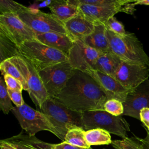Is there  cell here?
Segmentation results:
<instances>
[{"label": "cell", "instance_id": "obj_1", "mask_svg": "<svg viewBox=\"0 0 149 149\" xmlns=\"http://www.w3.org/2000/svg\"><path fill=\"white\" fill-rule=\"evenodd\" d=\"M55 98L68 108L81 113L104 110L108 100L97 82L86 72L79 70H76Z\"/></svg>", "mask_w": 149, "mask_h": 149}, {"label": "cell", "instance_id": "obj_2", "mask_svg": "<svg viewBox=\"0 0 149 149\" xmlns=\"http://www.w3.org/2000/svg\"><path fill=\"white\" fill-rule=\"evenodd\" d=\"M40 110L49 119L62 141L69 130L83 126V113L72 110L55 98L48 97Z\"/></svg>", "mask_w": 149, "mask_h": 149}, {"label": "cell", "instance_id": "obj_3", "mask_svg": "<svg viewBox=\"0 0 149 149\" xmlns=\"http://www.w3.org/2000/svg\"><path fill=\"white\" fill-rule=\"evenodd\" d=\"M107 36L110 51L122 61L149 66V57L134 33L127 32L120 36L107 29Z\"/></svg>", "mask_w": 149, "mask_h": 149}, {"label": "cell", "instance_id": "obj_4", "mask_svg": "<svg viewBox=\"0 0 149 149\" xmlns=\"http://www.w3.org/2000/svg\"><path fill=\"white\" fill-rule=\"evenodd\" d=\"M20 56L28 60L37 69L68 61V56L62 52L46 45L37 40L23 42L19 47Z\"/></svg>", "mask_w": 149, "mask_h": 149}, {"label": "cell", "instance_id": "obj_5", "mask_svg": "<svg viewBox=\"0 0 149 149\" xmlns=\"http://www.w3.org/2000/svg\"><path fill=\"white\" fill-rule=\"evenodd\" d=\"M98 128L122 139L127 137V132L130 130L129 123L122 116H113L104 110L83 112L82 129L87 131Z\"/></svg>", "mask_w": 149, "mask_h": 149}, {"label": "cell", "instance_id": "obj_6", "mask_svg": "<svg viewBox=\"0 0 149 149\" xmlns=\"http://www.w3.org/2000/svg\"><path fill=\"white\" fill-rule=\"evenodd\" d=\"M12 113L17 119L21 127L30 136L40 131H48L58 137V134L47 116L41 111L33 109L24 104L20 107H13Z\"/></svg>", "mask_w": 149, "mask_h": 149}, {"label": "cell", "instance_id": "obj_7", "mask_svg": "<svg viewBox=\"0 0 149 149\" xmlns=\"http://www.w3.org/2000/svg\"><path fill=\"white\" fill-rule=\"evenodd\" d=\"M49 97L55 98L63 90L76 70L68 61L37 70Z\"/></svg>", "mask_w": 149, "mask_h": 149}, {"label": "cell", "instance_id": "obj_8", "mask_svg": "<svg viewBox=\"0 0 149 149\" xmlns=\"http://www.w3.org/2000/svg\"><path fill=\"white\" fill-rule=\"evenodd\" d=\"M9 59L24 78L30 98L35 105L40 109L49 97L38 71L28 60L22 56H15Z\"/></svg>", "mask_w": 149, "mask_h": 149}, {"label": "cell", "instance_id": "obj_9", "mask_svg": "<svg viewBox=\"0 0 149 149\" xmlns=\"http://www.w3.org/2000/svg\"><path fill=\"white\" fill-rule=\"evenodd\" d=\"M17 15L36 34L51 32L67 34L63 23L52 13L27 7L25 10L17 13Z\"/></svg>", "mask_w": 149, "mask_h": 149}, {"label": "cell", "instance_id": "obj_10", "mask_svg": "<svg viewBox=\"0 0 149 149\" xmlns=\"http://www.w3.org/2000/svg\"><path fill=\"white\" fill-rule=\"evenodd\" d=\"M0 32L18 47L26 41L37 40L35 33L15 13L0 15Z\"/></svg>", "mask_w": 149, "mask_h": 149}, {"label": "cell", "instance_id": "obj_11", "mask_svg": "<svg viewBox=\"0 0 149 149\" xmlns=\"http://www.w3.org/2000/svg\"><path fill=\"white\" fill-rule=\"evenodd\" d=\"M149 66L122 61L113 78L126 89L132 90L148 79Z\"/></svg>", "mask_w": 149, "mask_h": 149}, {"label": "cell", "instance_id": "obj_12", "mask_svg": "<svg viewBox=\"0 0 149 149\" xmlns=\"http://www.w3.org/2000/svg\"><path fill=\"white\" fill-rule=\"evenodd\" d=\"M101 54L86 45L82 40H76L68 55V62L75 70L87 72L94 70L96 61Z\"/></svg>", "mask_w": 149, "mask_h": 149}, {"label": "cell", "instance_id": "obj_13", "mask_svg": "<svg viewBox=\"0 0 149 149\" xmlns=\"http://www.w3.org/2000/svg\"><path fill=\"white\" fill-rule=\"evenodd\" d=\"M124 111L123 115L129 116L140 120L141 110L149 108V79L146 80L127 95L123 102Z\"/></svg>", "mask_w": 149, "mask_h": 149}, {"label": "cell", "instance_id": "obj_14", "mask_svg": "<svg viewBox=\"0 0 149 149\" xmlns=\"http://www.w3.org/2000/svg\"><path fill=\"white\" fill-rule=\"evenodd\" d=\"M86 73L90 74L100 86L107 100L115 99L123 103L127 94L131 91L125 88L113 77L98 70H91Z\"/></svg>", "mask_w": 149, "mask_h": 149}, {"label": "cell", "instance_id": "obj_15", "mask_svg": "<svg viewBox=\"0 0 149 149\" xmlns=\"http://www.w3.org/2000/svg\"><path fill=\"white\" fill-rule=\"evenodd\" d=\"M68 35L74 41L83 40L94 30L95 24L80 14L63 23Z\"/></svg>", "mask_w": 149, "mask_h": 149}, {"label": "cell", "instance_id": "obj_16", "mask_svg": "<svg viewBox=\"0 0 149 149\" xmlns=\"http://www.w3.org/2000/svg\"><path fill=\"white\" fill-rule=\"evenodd\" d=\"M77 6L79 10V13L94 24H105L109 19L120 12L118 9L114 8L84 4H80Z\"/></svg>", "mask_w": 149, "mask_h": 149}, {"label": "cell", "instance_id": "obj_17", "mask_svg": "<svg viewBox=\"0 0 149 149\" xmlns=\"http://www.w3.org/2000/svg\"><path fill=\"white\" fill-rule=\"evenodd\" d=\"M36 39L46 45L62 52L67 56L74 42L67 34L55 32L36 34Z\"/></svg>", "mask_w": 149, "mask_h": 149}, {"label": "cell", "instance_id": "obj_18", "mask_svg": "<svg viewBox=\"0 0 149 149\" xmlns=\"http://www.w3.org/2000/svg\"><path fill=\"white\" fill-rule=\"evenodd\" d=\"M3 140L16 149H53L54 146V144L44 142L23 132Z\"/></svg>", "mask_w": 149, "mask_h": 149}, {"label": "cell", "instance_id": "obj_19", "mask_svg": "<svg viewBox=\"0 0 149 149\" xmlns=\"http://www.w3.org/2000/svg\"><path fill=\"white\" fill-rule=\"evenodd\" d=\"M82 41L87 46L100 52L105 53L110 51L109 41L107 36V28L104 24H95L93 33Z\"/></svg>", "mask_w": 149, "mask_h": 149}, {"label": "cell", "instance_id": "obj_20", "mask_svg": "<svg viewBox=\"0 0 149 149\" xmlns=\"http://www.w3.org/2000/svg\"><path fill=\"white\" fill-rule=\"evenodd\" d=\"M75 5L80 4L95 5L114 8L118 9L120 12H125L127 14L133 15L136 10L135 0H70Z\"/></svg>", "mask_w": 149, "mask_h": 149}, {"label": "cell", "instance_id": "obj_21", "mask_svg": "<svg viewBox=\"0 0 149 149\" xmlns=\"http://www.w3.org/2000/svg\"><path fill=\"white\" fill-rule=\"evenodd\" d=\"M51 13L63 23L79 14V6L70 0H53L49 6Z\"/></svg>", "mask_w": 149, "mask_h": 149}, {"label": "cell", "instance_id": "obj_22", "mask_svg": "<svg viewBox=\"0 0 149 149\" xmlns=\"http://www.w3.org/2000/svg\"><path fill=\"white\" fill-rule=\"evenodd\" d=\"M122 60L111 51L102 53L97 59L94 70L113 77Z\"/></svg>", "mask_w": 149, "mask_h": 149}, {"label": "cell", "instance_id": "obj_23", "mask_svg": "<svg viewBox=\"0 0 149 149\" xmlns=\"http://www.w3.org/2000/svg\"><path fill=\"white\" fill-rule=\"evenodd\" d=\"M20 56L19 47L5 34L0 32V61Z\"/></svg>", "mask_w": 149, "mask_h": 149}, {"label": "cell", "instance_id": "obj_24", "mask_svg": "<svg viewBox=\"0 0 149 149\" xmlns=\"http://www.w3.org/2000/svg\"><path fill=\"white\" fill-rule=\"evenodd\" d=\"M85 138L90 146L109 144L112 143L110 133L102 129H93L86 131Z\"/></svg>", "mask_w": 149, "mask_h": 149}, {"label": "cell", "instance_id": "obj_25", "mask_svg": "<svg viewBox=\"0 0 149 149\" xmlns=\"http://www.w3.org/2000/svg\"><path fill=\"white\" fill-rule=\"evenodd\" d=\"M85 132L86 131L81 127L72 128L67 132L64 141L74 146L88 148L90 146L86 140Z\"/></svg>", "mask_w": 149, "mask_h": 149}, {"label": "cell", "instance_id": "obj_26", "mask_svg": "<svg viewBox=\"0 0 149 149\" xmlns=\"http://www.w3.org/2000/svg\"><path fill=\"white\" fill-rule=\"evenodd\" d=\"M0 70L1 72V75L4 76L9 74L20 81L23 84L24 90L27 91L28 88L24 78L17 68L10 61L9 59H6L0 63Z\"/></svg>", "mask_w": 149, "mask_h": 149}, {"label": "cell", "instance_id": "obj_27", "mask_svg": "<svg viewBox=\"0 0 149 149\" xmlns=\"http://www.w3.org/2000/svg\"><path fill=\"white\" fill-rule=\"evenodd\" d=\"M0 108L5 114H8L13 108L2 75L0 79Z\"/></svg>", "mask_w": 149, "mask_h": 149}, {"label": "cell", "instance_id": "obj_28", "mask_svg": "<svg viewBox=\"0 0 149 149\" xmlns=\"http://www.w3.org/2000/svg\"><path fill=\"white\" fill-rule=\"evenodd\" d=\"M111 144L115 149H143L140 142L134 137H126L122 140L112 141Z\"/></svg>", "mask_w": 149, "mask_h": 149}, {"label": "cell", "instance_id": "obj_29", "mask_svg": "<svg viewBox=\"0 0 149 149\" xmlns=\"http://www.w3.org/2000/svg\"><path fill=\"white\" fill-rule=\"evenodd\" d=\"M26 6L11 0H0V15L15 13L25 10Z\"/></svg>", "mask_w": 149, "mask_h": 149}, {"label": "cell", "instance_id": "obj_30", "mask_svg": "<svg viewBox=\"0 0 149 149\" xmlns=\"http://www.w3.org/2000/svg\"><path fill=\"white\" fill-rule=\"evenodd\" d=\"M104 111L113 116H122L124 111L123 103L115 99L108 100L104 104Z\"/></svg>", "mask_w": 149, "mask_h": 149}, {"label": "cell", "instance_id": "obj_31", "mask_svg": "<svg viewBox=\"0 0 149 149\" xmlns=\"http://www.w3.org/2000/svg\"><path fill=\"white\" fill-rule=\"evenodd\" d=\"M105 26L107 30H109L118 35L124 36L127 33V32L126 31L123 24L120 22L118 21L115 16L109 19Z\"/></svg>", "mask_w": 149, "mask_h": 149}, {"label": "cell", "instance_id": "obj_32", "mask_svg": "<svg viewBox=\"0 0 149 149\" xmlns=\"http://www.w3.org/2000/svg\"><path fill=\"white\" fill-rule=\"evenodd\" d=\"M3 76L8 88L16 90L21 91H22V90H24L22 83L17 80V79H16L15 78L13 77L12 76L9 74H6Z\"/></svg>", "mask_w": 149, "mask_h": 149}, {"label": "cell", "instance_id": "obj_33", "mask_svg": "<svg viewBox=\"0 0 149 149\" xmlns=\"http://www.w3.org/2000/svg\"><path fill=\"white\" fill-rule=\"evenodd\" d=\"M7 90L12 102L14 103L16 107H20L25 104L22 95L21 91L10 89L8 88Z\"/></svg>", "mask_w": 149, "mask_h": 149}, {"label": "cell", "instance_id": "obj_34", "mask_svg": "<svg viewBox=\"0 0 149 149\" xmlns=\"http://www.w3.org/2000/svg\"><path fill=\"white\" fill-rule=\"evenodd\" d=\"M140 120L143 123L145 129L149 131V108H144L141 110Z\"/></svg>", "mask_w": 149, "mask_h": 149}, {"label": "cell", "instance_id": "obj_35", "mask_svg": "<svg viewBox=\"0 0 149 149\" xmlns=\"http://www.w3.org/2000/svg\"><path fill=\"white\" fill-rule=\"evenodd\" d=\"M53 149H87L69 144L66 141H62L59 144H54Z\"/></svg>", "mask_w": 149, "mask_h": 149}, {"label": "cell", "instance_id": "obj_36", "mask_svg": "<svg viewBox=\"0 0 149 149\" xmlns=\"http://www.w3.org/2000/svg\"><path fill=\"white\" fill-rule=\"evenodd\" d=\"M147 135L144 139H140L136 137L138 141L140 142L143 149H149V131L146 129Z\"/></svg>", "mask_w": 149, "mask_h": 149}, {"label": "cell", "instance_id": "obj_37", "mask_svg": "<svg viewBox=\"0 0 149 149\" xmlns=\"http://www.w3.org/2000/svg\"><path fill=\"white\" fill-rule=\"evenodd\" d=\"M0 149H16L10 144L4 141L3 140H1L0 141Z\"/></svg>", "mask_w": 149, "mask_h": 149}, {"label": "cell", "instance_id": "obj_38", "mask_svg": "<svg viewBox=\"0 0 149 149\" xmlns=\"http://www.w3.org/2000/svg\"><path fill=\"white\" fill-rule=\"evenodd\" d=\"M134 5H146L149 6V0H135Z\"/></svg>", "mask_w": 149, "mask_h": 149}, {"label": "cell", "instance_id": "obj_39", "mask_svg": "<svg viewBox=\"0 0 149 149\" xmlns=\"http://www.w3.org/2000/svg\"><path fill=\"white\" fill-rule=\"evenodd\" d=\"M53 1H45L41 3L38 5V7H45V6H49L52 3Z\"/></svg>", "mask_w": 149, "mask_h": 149}, {"label": "cell", "instance_id": "obj_40", "mask_svg": "<svg viewBox=\"0 0 149 149\" xmlns=\"http://www.w3.org/2000/svg\"><path fill=\"white\" fill-rule=\"evenodd\" d=\"M87 149H93V148H91V147H90V148H87Z\"/></svg>", "mask_w": 149, "mask_h": 149}]
</instances>
